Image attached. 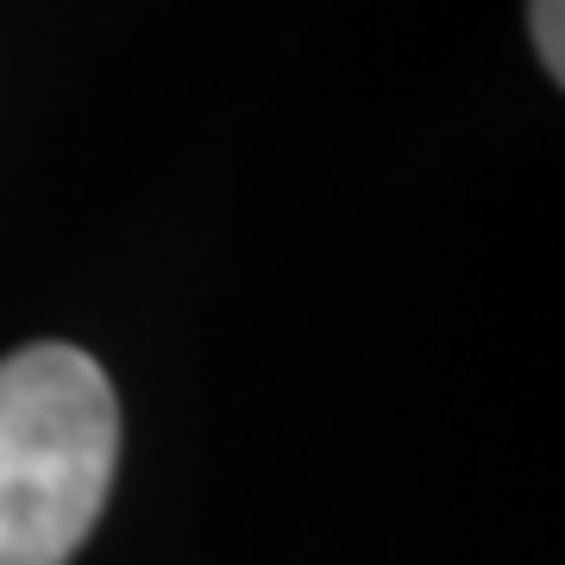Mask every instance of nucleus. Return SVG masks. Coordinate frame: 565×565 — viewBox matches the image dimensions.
<instances>
[{"instance_id": "f257e3e1", "label": "nucleus", "mask_w": 565, "mask_h": 565, "mask_svg": "<svg viewBox=\"0 0 565 565\" xmlns=\"http://www.w3.org/2000/svg\"><path fill=\"white\" fill-rule=\"evenodd\" d=\"M120 459L107 371L63 340L0 359V565H63L102 522Z\"/></svg>"}, {"instance_id": "f03ea898", "label": "nucleus", "mask_w": 565, "mask_h": 565, "mask_svg": "<svg viewBox=\"0 0 565 565\" xmlns=\"http://www.w3.org/2000/svg\"><path fill=\"white\" fill-rule=\"evenodd\" d=\"M534 44H541L546 70H565V32H559V0H534Z\"/></svg>"}]
</instances>
